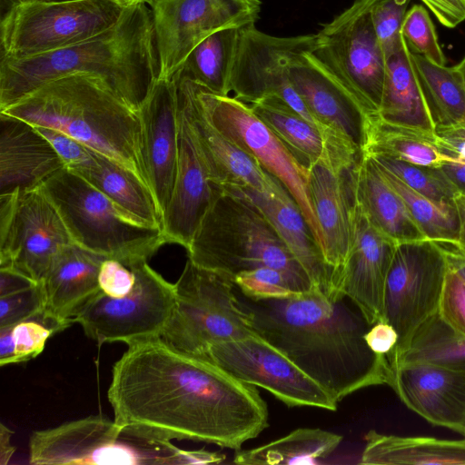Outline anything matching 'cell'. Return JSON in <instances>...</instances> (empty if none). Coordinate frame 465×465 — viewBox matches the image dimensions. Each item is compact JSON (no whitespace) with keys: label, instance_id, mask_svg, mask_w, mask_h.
<instances>
[{"label":"cell","instance_id":"7c38bea8","mask_svg":"<svg viewBox=\"0 0 465 465\" xmlns=\"http://www.w3.org/2000/svg\"><path fill=\"white\" fill-rule=\"evenodd\" d=\"M446 273L445 254L430 239L398 242L388 272L382 321L398 333L387 359L405 351L419 328L439 310Z\"/></svg>","mask_w":465,"mask_h":465},{"label":"cell","instance_id":"7a4b0ae2","mask_svg":"<svg viewBox=\"0 0 465 465\" xmlns=\"http://www.w3.org/2000/svg\"><path fill=\"white\" fill-rule=\"evenodd\" d=\"M345 298L320 292L242 302L255 333L285 354L337 401L363 388L388 384L386 356L364 340L371 327Z\"/></svg>","mask_w":465,"mask_h":465},{"label":"cell","instance_id":"e0dca14e","mask_svg":"<svg viewBox=\"0 0 465 465\" xmlns=\"http://www.w3.org/2000/svg\"><path fill=\"white\" fill-rule=\"evenodd\" d=\"M206 358L236 379L267 390L289 407L337 410L339 401L257 333L213 344Z\"/></svg>","mask_w":465,"mask_h":465},{"label":"cell","instance_id":"4316f807","mask_svg":"<svg viewBox=\"0 0 465 465\" xmlns=\"http://www.w3.org/2000/svg\"><path fill=\"white\" fill-rule=\"evenodd\" d=\"M106 258L75 243L64 246L39 282L45 296V314L66 328L75 312L100 291L98 275Z\"/></svg>","mask_w":465,"mask_h":465},{"label":"cell","instance_id":"bcb514c9","mask_svg":"<svg viewBox=\"0 0 465 465\" xmlns=\"http://www.w3.org/2000/svg\"><path fill=\"white\" fill-rule=\"evenodd\" d=\"M135 281L136 275L132 264L114 258H104L98 275L99 288L104 293L111 297L127 295Z\"/></svg>","mask_w":465,"mask_h":465},{"label":"cell","instance_id":"681fc988","mask_svg":"<svg viewBox=\"0 0 465 465\" xmlns=\"http://www.w3.org/2000/svg\"><path fill=\"white\" fill-rule=\"evenodd\" d=\"M448 28H454L465 20V0H420Z\"/></svg>","mask_w":465,"mask_h":465},{"label":"cell","instance_id":"9f6ffc18","mask_svg":"<svg viewBox=\"0 0 465 465\" xmlns=\"http://www.w3.org/2000/svg\"><path fill=\"white\" fill-rule=\"evenodd\" d=\"M453 202L460 220V242L465 245V194L458 193Z\"/></svg>","mask_w":465,"mask_h":465},{"label":"cell","instance_id":"2e32d148","mask_svg":"<svg viewBox=\"0 0 465 465\" xmlns=\"http://www.w3.org/2000/svg\"><path fill=\"white\" fill-rule=\"evenodd\" d=\"M361 152L331 137L325 154L306 169L309 197L318 223L322 251L338 287L351 242V210L356 166Z\"/></svg>","mask_w":465,"mask_h":465},{"label":"cell","instance_id":"db71d44e","mask_svg":"<svg viewBox=\"0 0 465 465\" xmlns=\"http://www.w3.org/2000/svg\"><path fill=\"white\" fill-rule=\"evenodd\" d=\"M16 363L12 326L0 328V365Z\"/></svg>","mask_w":465,"mask_h":465},{"label":"cell","instance_id":"ac0fdd59","mask_svg":"<svg viewBox=\"0 0 465 465\" xmlns=\"http://www.w3.org/2000/svg\"><path fill=\"white\" fill-rule=\"evenodd\" d=\"M315 45L316 35L278 37L259 31L254 24L241 27L230 79L231 93L248 104L269 96L279 97L319 127L294 90L286 70L292 54L311 53Z\"/></svg>","mask_w":465,"mask_h":465},{"label":"cell","instance_id":"b9f144b4","mask_svg":"<svg viewBox=\"0 0 465 465\" xmlns=\"http://www.w3.org/2000/svg\"><path fill=\"white\" fill-rule=\"evenodd\" d=\"M64 329V325L45 315V312L13 325L16 363L38 356L44 351L47 340Z\"/></svg>","mask_w":465,"mask_h":465},{"label":"cell","instance_id":"816d5d0a","mask_svg":"<svg viewBox=\"0 0 465 465\" xmlns=\"http://www.w3.org/2000/svg\"><path fill=\"white\" fill-rule=\"evenodd\" d=\"M437 135L443 152L465 161V128L438 133Z\"/></svg>","mask_w":465,"mask_h":465},{"label":"cell","instance_id":"f5cc1de1","mask_svg":"<svg viewBox=\"0 0 465 465\" xmlns=\"http://www.w3.org/2000/svg\"><path fill=\"white\" fill-rule=\"evenodd\" d=\"M459 193L465 194V161L457 158L439 167Z\"/></svg>","mask_w":465,"mask_h":465},{"label":"cell","instance_id":"6f0895ef","mask_svg":"<svg viewBox=\"0 0 465 465\" xmlns=\"http://www.w3.org/2000/svg\"><path fill=\"white\" fill-rule=\"evenodd\" d=\"M453 67L460 75L463 84L465 85V57Z\"/></svg>","mask_w":465,"mask_h":465},{"label":"cell","instance_id":"6da1fadb","mask_svg":"<svg viewBox=\"0 0 465 465\" xmlns=\"http://www.w3.org/2000/svg\"><path fill=\"white\" fill-rule=\"evenodd\" d=\"M127 346L107 391L116 423L235 450L268 427L256 386L210 359L180 351L161 337Z\"/></svg>","mask_w":465,"mask_h":465},{"label":"cell","instance_id":"680465c9","mask_svg":"<svg viewBox=\"0 0 465 465\" xmlns=\"http://www.w3.org/2000/svg\"><path fill=\"white\" fill-rule=\"evenodd\" d=\"M2 1L6 3V5H7L6 9H8L13 5L18 4L20 2H24V1H35V0H2ZM36 1H63V0H36Z\"/></svg>","mask_w":465,"mask_h":465},{"label":"cell","instance_id":"8992f818","mask_svg":"<svg viewBox=\"0 0 465 465\" xmlns=\"http://www.w3.org/2000/svg\"><path fill=\"white\" fill-rule=\"evenodd\" d=\"M41 187L61 215L74 243L124 263L147 261L166 240L82 176L64 168Z\"/></svg>","mask_w":465,"mask_h":465},{"label":"cell","instance_id":"9c48e42d","mask_svg":"<svg viewBox=\"0 0 465 465\" xmlns=\"http://www.w3.org/2000/svg\"><path fill=\"white\" fill-rule=\"evenodd\" d=\"M127 6L119 0H35L13 5L1 19V57H28L90 39L114 26Z\"/></svg>","mask_w":465,"mask_h":465},{"label":"cell","instance_id":"94428289","mask_svg":"<svg viewBox=\"0 0 465 465\" xmlns=\"http://www.w3.org/2000/svg\"><path fill=\"white\" fill-rule=\"evenodd\" d=\"M462 435H463V436H464V438H465V430H464V432H463V434H462Z\"/></svg>","mask_w":465,"mask_h":465},{"label":"cell","instance_id":"4fadbf2b","mask_svg":"<svg viewBox=\"0 0 465 465\" xmlns=\"http://www.w3.org/2000/svg\"><path fill=\"white\" fill-rule=\"evenodd\" d=\"M74 243L41 185L0 194V268L40 282L57 253Z\"/></svg>","mask_w":465,"mask_h":465},{"label":"cell","instance_id":"91938a15","mask_svg":"<svg viewBox=\"0 0 465 465\" xmlns=\"http://www.w3.org/2000/svg\"><path fill=\"white\" fill-rule=\"evenodd\" d=\"M123 3H124L125 5H133V4H136V3H145L146 1L148 0H119Z\"/></svg>","mask_w":465,"mask_h":465},{"label":"cell","instance_id":"ba28073f","mask_svg":"<svg viewBox=\"0 0 465 465\" xmlns=\"http://www.w3.org/2000/svg\"><path fill=\"white\" fill-rule=\"evenodd\" d=\"M174 287L175 307L161 338L176 350L206 358L213 344L255 334L230 279L188 259Z\"/></svg>","mask_w":465,"mask_h":465},{"label":"cell","instance_id":"9a60e30c","mask_svg":"<svg viewBox=\"0 0 465 465\" xmlns=\"http://www.w3.org/2000/svg\"><path fill=\"white\" fill-rule=\"evenodd\" d=\"M260 0H152L158 78L172 79L189 54L212 34L254 24Z\"/></svg>","mask_w":465,"mask_h":465},{"label":"cell","instance_id":"f546056e","mask_svg":"<svg viewBox=\"0 0 465 465\" xmlns=\"http://www.w3.org/2000/svg\"><path fill=\"white\" fill-rule=\"evenodd\" d=\"M360 463L364 465H465V438L398 436L371 430Z\"/></svg>","mask_w":465,"mask_h":465},{"label":"cell","instance_id":"5bb4252c","mask_svg":"<svg viewBox=\"0 0 465 465\" xmlns=\"http://www.w3.org/2000/svg\"><path fill=\"white\" fill-rule=\"evenodd\" d=\"M194 84L197 98L215 127L290 192L322 251L321 231L308 193L306 169L248 104Z\"/></svg>","mask_w":465,"mask_h":465},{"label":"cell","instance_id":"7bdbcfd3","mask_svg":"<svg viewBox=\"0 0 465 465\" xmlns=\"http://www.w3.org/2000/svg\"><path fill=\"white\" fill-rule=\"evenodd\" d=\"M232 282L252 301L285 299L297 293L287 276L272 268L242 272Z\"/></svg>","mask_w":465,"mask_h":465},{"label":"cell","instance_id":"74e56055","mask_svg":"<svg viewBox=\"0 0 465 465\" xmlns=\"http://www.w3.org/2000/svg\"><path fill=\"white\" fill-rule=\"evenodd\" d=\"M378 168L391 186L401 196L411 215L427 239L434 242H460V220L454 203L431 200L412 190L385 169L380 166Z\"/></svg>","mask_w":465,"mask_h":465},{"label":"cell","instance_id":"8d00e7d4","mask_svg":"<svg viewBox=\"0 0 465 465\" xmlns=\"http://www.w3.org/2000/svg\"><path fill=\"white\" fill-rule=\"evenodd\" d=\"M388 361L427 362L465 371V335L453 331L437 312L419 328L408 348Z\"/></svg>","mask_w":465,"mask_h":465},{"label":"cell","instance_id":"8fae6325","mask_svg":"<svg viewBox=\"0 0 465 465\" xmlns=\"http://www.w3.org/2000/svg\"><path fill=\"white\" fill-rule=\"evenodd\" d=\"M131 264L136 281L127 295L111 297L99 291L73 317L74 323H79L85 335L99 344L120 341L129 345L161 337L174 310V284L145 260Z\"/></svg>","mask_w":465,"mask_h":465},{"label":"cell","instance_id":"d4e9b609","mask_svg":"<svg viewBox=\"0 0 465 465\" xmlns=\"http://www.w3.org/2000/svg\"><path fill=\"white\" fill-rule=\"evenodd\" d=\"M237 188L269 218L292 254L306 270L315 289L331 299H339L333 272L326 262L302 210L286 187L273 177L272 186L267 192Z\"/></svg>","mask_w":465,"mask_h":465},{"label":"cell","instance_id":"3957f363","mask_svg":"<svg viewBox=\"0 0 465 465\" xmlns=\"http://www.w3.org/2000/svg\"><path fill=\"white\" fill-rule=\"evenodd\" d=\"M158 71L151 10L145 3H136L127 6L114 26L90 39L28 57H1L0 110L46 83L73 74L104 79L138 108Z\"/></svg>","mask_w":465,"mask_h":465},{"label":"cell","instance_id":"277c9868","mask_svg":"<svg viewBox=\"0 0 465 465\" xmlns=\"http://www.w3.org/2000/svg\"><path fill=\"white\" fill-rule=\"evenodd\" d=\"M0 113L73 137L129 170L152 192L138 108L104 79L68 74L41 85Z\"/></svg>","mask_w":465,"mask_h":465},{"label":"cell","instance_id":"c3c4849f","mask_svg":"<svg viewBox=\"0 0 465 465\" xmlns=\"http://www.w3.org/2000/svg\"><path fill=\"white\" fill-rule=\"evenodd\" d=\"M364 340L373 352L387 357L397 345L398 333L390 323L380 321L369 328Z\"/></svg>","mask_w":465,"mask_h":465},{"label":"cell","instance_id":"ffe728a7","mask_svg":"<svg viewBox=\"0 0 465 465\" xmlns=\"http://www.w3.org/2000/svg\"><path fill=\"white\" fill-rule=\"evenodd\" d=\"M387 385L428 422L463 434L465 371L427 362H397L390 365Z\"/></svg>","mask_w":465,"mask_h":465},{"label":"cell","instance_id":"6125c7cd","mask_svg":"<svg viewBox=\"0 0 465 465\" xmlns=\"http://www.w3.org/2000/svg\"><path fill=\"white\" fill-rule=\"evenodd\" d=\"M464 161V160H463Z\"/></svg>","mask_w":465,"mask_h":465},{"label":"cell","instance_id":"f907efd6","mask_svg":"<svg viewBox=\"0 0 465 465\" xmlns=\"http://www.w3.org/2000/svg\"><path fill=\"white\" fill-rule=\"evenodd\" d=\"M38 282L25 274L8 268H0V297L30 289Z\"/></svg>","mask_w":465,"mask_h":465},{"label":"cell","instance_id":"836d02e7","mask_svg":"<svg viewBox=\"0 0 465 465\" xmlns=\"http://www.w3.org/2000/svg\"><path fill=\"white\" fill-rule=\"evenodd\" d=\"M342 436L322 429L300 428L260 447L238 450L239 465L315 464L331 454Z\"/></svg>","mask_w":465,"mask_h":465},{"label":"cell","instance_id":"52a82bcc","mask_svg":"<svg viewBox=\"0 0 465 465\" xmlns=\"http://www.w3.org/2000/svg\"><path fill=\"white\" fill-rule=\"evenodd\" d=\"M182 453L169 439L101 415L35 430L29 440L33 465H181Z\"/></svg>","mask_w":465,"mask_h":465},{"label":"cell","instance_id":"11a10c76","mask_svg":"<svg viewBox=\"0 0 465 465\" xmlns=\"http://www.w3.org/2000/svg\"><path fill=\"white\" fill-rule=\"evenodd\" d=\"M13 431L3 423L0 424V465L7 464L15 448L11 444Z\"/></svg>","mask_w":465,"mask_h":465},{"label":"cell","instance_id":"cb8c5ba5","mask_svg":"<svg viewBox=\"0 0 465 465\" xmlns=\"http://www.w3.org/2000/svg\"><path fill=\"white\" fill-rule=\"evenodd\" d=\"M173 77L213 183L269 191L273 176L215 127L197 98L193 81L179 74Z\"/></svg>","mask_w":465,"mask_h":465},{"label":"cell","instance_id":"ee69618b","mask_svg":"<svg viewBox=\"0 0 465 465\" xmlns=\"http://www.w3.org/2000/svg\"><path fill=\"white\" fill-rule=\"evenodd\" d=\"M411 0H377L372 6L374 31L386 58L401 42V26Z\"/></svg>","mask_w":465,"mask_h":465},{"label":"cell","instance_id":"1f68e13d","mask_svg":"<svg viewBox=\"0 0 465 465\" xmlns=\"http://www.w3.org/2000/svg\"><path fill=\"white\" fill-rule=\"evenodd\" d=\"M439 141L438 135L390 124L376 114L365 116L361 152L437 168L457 159L443 152Z\"/></svg>","mask_w":465,"mask_h":465},{"label":"cell","instance_id":"d6986e66","mask_svg":"<svg viewBox=\"0 0 465 465\" xmlns=\"http://www.w3.org/2000/svg\"><path fill=\"white\" fill-rule=\"evenodd\" d=\"M351 242L338 293L346 296L371 326L383 318L385 284L398 242L379 231L356 197L351 210Z\"/></svg>","mask_w":465,"mask_h":465},{"label":"cell","instance_id":"5b68a950","mask_svg":"<svg viewBox=\"0 0 465 465\" xmlns=\"http://www.w3.org/2000/svg\"><path fill=\"white\" fill-rule=\"evenodd\" d=\"M186 251L193 263L231 281L244 272L272 268L284 273L297 293L317 291L269 218L235 186L214 184Z\"/></svg>","mask_w":465,"mask_h":465},{"label":"cell","instance_id":"7dc6e473","mask_svg":"<svg viewBox=\"0 0 465 465\" xmlns=\"http://www.w3.org/2000/svg\"><path fill=\"white\" fill-rule=\"evenodd\" d=\"M35 127L51 143L68 170H74L91 157L93 150L73 137L54 129Z\"/></svg>","mask_w":465,"mask_h":465},{"label":"cell","instance_id":"60d3db41","mask_svg":"<svg viewBox=\"0 0 465 465\" xmlns=\"http://www.w3.org/2000/svg\"><path fill=\"white\" fill-rule=\"evenodd\" d=\"M401 35L411 54H419L440 65H446L444 54L427 9L414 5L408 10L401 26Z\"/></svg>","mask_w":465,"mask_h":465},{"label":"cell","instance_id":"e575fe53","mask_svg":"<svg viewBox=\"0 0 465 465\" xmlns=\"http://www.w3.org/2000/svg\"><path fill=\"white\" fill-rule=\"evenodd\" d=\"M411 58L437 134L465 128V85L454 67L437 64L411 53Z\"/></svg>","mask_w":465,"mask_h":465},{"label":"cell","instance_id":"83f0119b","mask_svg":"<svg viewBox=\"0 0 465 465\" xmlns=\"http://www.w3.org/2000/svg\"><path fill=\"white\" fill-rule=\"evenodd\" d=\"M378 115L390 124L437 135L434 117L403 37L386 58V77Z\"/></svg>","mask_w":465,"mask_h":465},{"label":"cell","instance_id":"d590c367","mask_svg":"<svg viewBox=\"0 0 465 465\" xmlns=\"http://www.w3.org/2000/svg\"><path fill=\"white\" fill-rule=\"evenodd\" d=\"M240 28L227 27L203 39L189 54L176 74L212 93L230 95V79Z\"/></svg>","mask_w":465,"mask_h":465},{"label":"cell","instance_id":"f1b7e54d","mask_svg":"<svg viewBox=\"0 0 465 465\" xmlns=\"http://www.w3.org/2000/svg\"><path fill=\"white\" fill-rule=\"evenodd\" d=\"M356 197L371 223L396 242L427 239L401 196L362 153L356 166Z\"/></svg>","mask_w":465,"mask_h":465},{"label":"cell","instance_id":"30bf717a","mask_svg":"<svg viewBox=\"0 0 465 465\" xmlns=\"http://www.w3.org/2000/svg\"><path fill=\"white\" fill-rule=\"evenodd\" d=\"M376 1L356 0L324 25L311 52L366 115L379 114L386 77V56L371 18Z\"/></svg>","mask_w":465,"mask_h":465},{"label":"cell","instance_id":"4dcf8cb0","mask_svg":"<svg viewBox=\"0 0 465 465\" xmlns=\"http://www.w3.org/2000/svg\"><path fill=\"white\" fill-rule=\"evenodd\" d=\"M70 171L82 176L140 221L163 230V214L153 193L124 166L93 151L86 162Z\"/></svg>","mask_w":465,"mask_h":465},{"label":"cell","instance_id":"d6a6232c","mask_svg":"<svg viewBox=\"0 0 465 465\" xmlns=\"http://www.w3.org/2000/svg\"><path fill=\"white\" fill-rule=\"evenodd\" d=\"M249 105L304 169L325 154L330 138L335 135L304 119L279 97H265Z\"/></svg>","mask_w":465,"mask_h":465},{"label":"cell","instance_id":"44dd1931","mask_svg":"<svg viewBox=\"0 0 465 465\" xmlns=\"http://www.w3.org/2000/svg\"><path fill=\"white\" fill-rule=\"evenodd\" d=\"M178 88L174 77L156 78L138 106L151 190L163 214L170 201L178 159Z\"/></svg>","mask_w":465,"mask_h":465},{"label":"cell","instance_id":"603a6c76","mask_svg":"<svg viewBox=\"0 0 465 465\" xmlns=\"http://www.w3.org/2000/svg\"><path fill=\"white\" fill-rule=\"evenodd\" d=\"M288 77L318 126L362 149L365 113L310 52L287 61Z\"/></svg>","mask_w":465,"mask_h":465},{"label":"cell","instance_id":"484cf974","mask_svg":"<svg viewBox=\"0 0 465 465\" xmlns=\"http://www.w3.org/2000/svg\"><path fill=\"white\" fill-rule=\"evenodd\" d=\"M64 168L54 146L34 125L0 113V194L40 186Z\"/></svg>","mask_w":465,"mask_h":465},{"label":"cell","instance_id":"ab89813d","mask_svg":"<svg viewBox=\"0 0 465 465\" xmlns=\"http://www.w3.org/2000/svg\"><path fill=\"white\" fill-rule=\"evenodd\" d=\"M368 156L378 166L419 193L436 202L454 203L458 191L439 167H427L378 155Z\"/></svg>","mask_w":465,"mask_h":465},{"label":"cell","instance_id":"7402d4cb","mask_svg":"<svg viewBox=\"0 0 465 465\" xmlns=\"http://www.w3.org/2000/svg\"><path fill=\"white\" fill-rule=\"evenodd\" d=\"M178 126L176 173L173 193L163 213V232L166 243H177L186 249L213 200L214 184L180 102Z\"/></svg>","mask_w":465,"mask_h":465},{"label":"cell","instance_id":"f6af8a7d","mask_svg":"<svg viewBox=\"0 0 465 465\" xmlns=\"http://www.w3.org/2000/svg\"><path fill=\"white\" fill-rule=\"evenodd\" d=\"M45 296L40 283L7 296L0 297V328L16 324L19 322L45 312Z\"/></svg>","mask_w":465,"mask_h":465},{"label":"cell","instance_id":"f35d334b","mask_svg":"<svg viewBox=\"0 0 465 465\" xmlns=\"http://www.w3.org/2000/svg\"><path fill=\"white\" fill-rule=\"evenodd\" d=\"M446 258V273L438 314L453 331L465 335V245L437 242Z\"/></svg>","mask_w":465,"mask_h":465}]
</instances>
